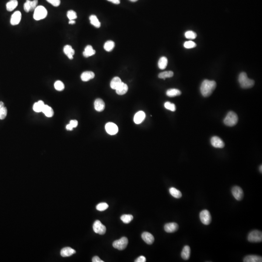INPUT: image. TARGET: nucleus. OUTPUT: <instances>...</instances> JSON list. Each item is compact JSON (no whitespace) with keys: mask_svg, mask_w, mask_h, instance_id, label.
I'll return each mask as SVG.
<instances>
[{"mask_svg":"<svg viewBox=\"0 0 262 262\" xmlns=\"http://www.w3.org/2000/svg\"><path fill=\"white\" fill-rule=\"evenodd\" d=\"M18 5L17 0H10L6 4V9L9 11H12Z\"/></svg>","mask_w":262,"mask_h":262,"instance_id":"25","label":"nucleus"},{"mask_svg":"<svg viewBox=\"0 0 262 262\" xmlns=\"http://www.w3.org/2000/svg\"><path fill=\"white\" fill-rule=\"evenodd\" d=\"M184 46L186 49H191L196 46V44L192 41H188L184 43Z\"/></svg>","mask_w":262,"mask_h":262,"instance_id":"40","label":"nucleus"},{"mask_svg":"<svg viewBox=\"0 0 262 262\" xmlns=\"http://www.w3.org/2000/svg\"><path fill=\"white\" fill-rule=\"evenodd\" d=\"M167 95L168 97H173L177 96L180 95L181 94V92L180 90L175 88H171L168 90L166 92Z\"/></svg>","mask_w":262,"mask_h":262,"instance_id":"29","label":"nucleus"},{"mask_svg":"<svg viewBox=\"0 0 262 262\" xmlns=\"http://www.w3.org/2000/svg\"><path fill=\"white\" fill-rule=\"evenodd\" d=\"M92 261L93 262H104V261H102V260L100 259L98 256H94L93 258H92Z\"/></svg>","mask_w":262,"mask_h":262,"instance_id":"47","label":"nucleus"},{"mask_svg":"<svg viewBox=\"0 0 262 262\" xmlns=\"http://www.w3.org/2000/svg\"><path fill=\"white\" fill-rule=\"evenodd\" d=\"M46 1L55 7H58L60 4V0H46Z\"/></svg>","mask_w":262,"mask_h":262,"instance_id":"43","label":"nucleus"},{"mask_svg":"<svg viewBox=\"0 0 262 262\" xmlns=\"http://www.w3.org/2000/svg\"><path fill=\"white\" fill-rule=\"evenodd\" d=\"M105 130L107 133L110 135H115L118 132V126L112 122H108L105 125Z\"/></svg>","mask_w":262,"mask_h":262,"instance_id":"10","label":"nucleus"},{"mask_svg":"<svg viewBox=\"0 0 262 262\" xmlns=\"http://www.w3.org/2000/svg\"><path fill=\"white\" fill-rule=\"evenodd\" d=\"M94 108L96 111L102 112L105 108V104L101 99H97L94 102Z\"/></svg>","mask_w":262,"mask_h":262,"instance_id":"15","label":"nucleus"},{"mask_svg":"<svg viewBox=\"0 0 262 262\" xmlns=\"http://www.w3.org/2000/svg\"><path fill=\"white\" fill-rule=\"evenodd\" d=\"M142 238L147 244L149 245H151L153 244L154 241V238L153 236L148 232H144L142 234Z\"/></svg>","mask_w":262,"mask_h":262,"instance_id":"16","label":"nucleus"},{"mask_svg":"<svg viewBox=\"0 0 262 262\" xmlns=\"http://www.w3.org/2000/svg\"><path fill=\"white\" fill-rule=\"evenodd\" d=\"M238 120L237 114L233 111H230L224 119V123L227 126L232 127L237 124Z\"/></svg>","mask_w":262,"mask_h":262,"instance_id":"3","label":"nucleus"},{"mask_svg":"<svg viewBox=\"0 0 262 262\" xmlns=\"http://www.w3.org/2000/svg\"><path fill=\"white\" fill-rule=\"evenodd\" d=\"M96 53L95 50L93 49L91 45H87L84 49V52H83V55L85 58H88L92 56Z\"/></svg>","mask_w":262,"mask_h":262,"instance_id":"23","label":"nucleus"},{"mask_svg":"<svg viewBox=\"0 0 262 262\" xmlns=\"http://www.w3.org/2000/svg\"><path fill=\"white\" fill-rule=\"evenodd\" d=\"M69 23L70 24H75V21L74 20H70Z\"/></svg>","mask_w":262,"mask_h":262,"instance_id":"50","label":"nucleus"},{"mask_svg":"<svg viewBox=\"0 0 262 262\" xmlns=\"http://www.w3.org/2000/svg\"><path fill=\"white\" fill-rule=\"evenodd\" d=\"M64 53L67 56V58L70 60L73 59V55H75V51L70 45H67L64 47Z\"/></svg>","mask_w":262,"mask_h":262,"instance_id":"17","label":"nucleus"},{"mask_svg":"<svg viewBox=\"0 0 262 262\" xmlns=\"http://www.w3.org/2000/svg\"><path fill=\"white\" fill-rule=\"evenodd\" d=\"M145 117H146V115L143 111H139L138 112L136 113V115H135L133 121H134L135 124H139L144 121Z\"/></svg>","mask_w":262,"mask_h":262,"instance_id":"14","label":"nucleus"},{"mask_svg":"<svg viewBox=\"0 0 262 262\" xmlns=\"http://www.w3.org/2000/svg\"><path fill=\"white\" fill-rule=\"evenodd\" d=\"M21 18V12L17 11L14 13L12 15L10 23L12 25H16L19 24Z\"/></svg>","mask_w":262,"mask_h":262,"instance_id":"12","label":"nucleus"},{"mask_svg":"<svg viewBox=\"0 0 262 262\" xmlns=\"http://www.w3.org/2000/svg\"><path fill=\"white\" fill-rule=\"evenodd\" d=\"M238 82L240 84L241 87L245 89L251 88L254 84V81L253 80L249 78L247 74L244 72H241L239 75Z\"/></svg>","mask_w":262,"mask_h":262,"instance_id":"2","label":"nucleus"},{"mask_svg":"<svg viewBox=\"0 0 262 262\" xmlns=\"http://www.w3.org/2000/svg\"><path fill=\"white\" fill-rule=\"evenodd\" d=\"M42 112L43 113L45 114L46 116L49 118H50L53 116V110L50 107L47 105H44L43 109L42 110Z\"/></svg>","mask_w":262,"mask_h":262,"instance_id":"27","label":"nucleus"},{"mask_svg":"<svg viewBox=\"0 0 262 262\" xmlns=\"http://www.w3.org/2000/svg\"><path fill=\"white\" fill-rule=\"evenodd\" d=\"M69 124L73 128L76 127L78 126V121H76V120H72V121H70V122Z\"/></svg>","mask_w":262,"mask_h":262,"instance_id":"46","label":"nucleus"},{"mask_svg":"<svg viewBox=\"0 0 262 262\" xmlns=\"http://www.w3.org/2000/svg\"><path fill=\"white\" fill-rule=\"evenodd\" d=\"M108 1H110L111 3H113L114 4H120L121 1L120 0H107Z\"/></svg>","mask_w":262,"mask_h":262,"instance_id":"48","label":"nucleus"},{"mask_svg":"<svg viewBox=\"0 0 262 262\" xmlns=\"http://www.w3.org/2000/svg\"><path fill=\"white\" fill-rule=\"evenodd\" d=\"M115 47V43L112 40H108L104 45V49L107 52H111Z\"/></svg>","mask_w":262,"mask_h":262,"instance_id":"32","label":"nucleus"},{"mask_svg":"<svg viewBox=\"0 0 262 262\" xmlns=\"http://www.w3.org/2000/svg\"><path fill=\"white\" fill-rule=\"evenodd\" d=\"M54 86H55V89L58 90V91H62V90L64 89V84L61 81H57L55 82V84H54Z\"/></svg>","mask_w":262,"mask_h":262,"instance_id":"35","label":"nucleus"},{"mask_svg":"<svg viewBox=\"0 0 262 262\" xmlns=\"http://www.w3.org/2000/svg\"><path fill=\"white\" fill-rule=\"evenodd\" d=\"M259 170H260V172H261V173H262V165H260V167Z\"/></svg>","mask_w":262,"mask_h":262,"instance_id":"52","label":"nucleus"},{"mask_svg":"<svg viewBox=\"0 0 262 262\" xmlns=\"http://www.w3.org/2000/svg\"><path fill=\"white\" fill-rule=\"evenodd\" d=\"M185 38L189 39H195L197 37L196 33L192 31H187L185 33Z\"/></svg>","mask_w":262,"mask_h":262,"instance_id":"36","label":"nucleus"},{"mask_svg":"<svg viewBox=\"0 0 262 262\" xmlns=\"http://www.w3.org/2000/svg\"><path fill=\"white\" fill-rule=\"evenodd\" d=\"M164 106L167 109L169 110L170 111L174 112L176 110V107L174 104L171 103L169 102H167L164 104Z\"/></svg>","mask_w":262,"mask_h":262,"instance_id":"38","label":"nucleus"},{"mask_svg":"<svg viewBox=\"0 0 262 262\" xmlns=\"http://www.w3.org/2000/svg\"><path fill=\"white\" fill-rule=\"evenodd\" d=\"M217 84L214 81L205 80L200 86V92L203 97H207L212 94L215 89Z\"/></svg>","mask_w":262,"mask_h":262,"instance_id":"1","label":"nucleus"},{"mask_svg":"<svg viewBox=\"0 0 262 262\" xmlns=\"http://www.w3.org/2000/svg\"><path fill=\"white\" fill-rule=\"evenodd\" d=\"M130 1H132V2H136V1H137L138 0H129Z\"/></svg>","mask_w":262,"mask_h":262,"instance_id":"53","label":"nucleus"},{"mask_svg":"<svg viewBox=\"0 0 262 262\" xmlns=\"http://www.w3.org/2000/svg\"><path fill=\"white\" fill-rule=\"evenodd\" d=\"M190 248L188 246H185L181 253V257L183 259L187 260L190 256Z\"/></svg>","mask_w":262,"mask_h":262,"instance_id":"21","label":"nucleus"},{"mask_svg":"<svg viewBox=\"0 0 262 262\" xmlns=\"http://www.w3.org/2000/svg\"><path fill=\"white\" fill-rule=\"evenodd\" d=\"M122 83L121 78L119 77H115L111 80L110 87L113 89L116 90Z\"/></svg>","mask_w":262,"mask_h":262,"instance_id":"24","label":"nucleus"},{"mask_svg":"<svg viewBox=\"0 0 262 262\" xmlns=\"http://www.w3.org/2000/svg\"><path fill=\"white\" fill-rule=\"evenodd\" d=\"M45 104L42 101H39L36 102L33 105V110L36 112L39 113L42 112V109Z\"/></svg>","mask_w":262,"mask_h":262,"instance_id":"26","label":"nucleus"},{"mask_svg":"<svg viewBox=\"0 0 262 262\" xmlns=\"http://www.w3.org/2000/svg\"><path fill=\"white\" fill-rule=\"evenodd\" d=\"M95 77V74L92 72L87 71L82 73L81 75V78L82 80L84 82H87L91 79L94 78Z\"/></svg>","mask_w":262,"mask_h":262,"instance_id":"19","label":"nucleus"},{"mask_svg":"<svg viewBox=\"0 0 262 262\" xmlns=\"http://www.w3.org/2000/svg\"><path fill=\"white\" fill-rule=\"evenodd\" d=\"M168 61L167 58H165V56H162L159 60L158 63L159 68L161 70L165 69L168 65Z\"/></svg>","mask_w":262,"mask_h":262,"instance_id":"28","label":"nucleus"},{"mask_svg":"<svg viewBox=\"0 0 262 262\" xmlns=\"http://www.w3.org/2000/svg\"><path fill=\"white\" fill-rule=\"evenodd\" d=\"M7 108L5 107H3V108L0 109V119H4L7 115Z\"/></svg>","mask_w":262,"mask_h":262,"instance_id":"41","label":"nucleus"},{"mask_svg":"<svg viewBox=\"0 0 262 262\" xmlns=\"http://www.w3.org/2000/svg\"><path fill=\"white\" fill-rule=\"evenodd\" d=\"M108 204L105 202H102V203H99L96 206V209L97 210L100 211H103L105 210L108 208Z\"/></svg>","mask_w":262,"mask_h":262,"instance_id":"37","label":"nucleus"},{"mask_svg":"<svg viewBox=\"0 0 262 262\" xmlns=\"http://www.w3.org/2000/svg\"><path fill=\"white\" fill-rule=\"evenodd\" d=\"M66 129L67 130L72 131L73 130V128L72 127V126L70 124H69L66 126Z\"/></svg>","mask_w":262,"mask_h":262,"instance_id":"49","label":"nucleus"},{"mask_svg":"<svg viewBox=\"0 0 262 262\" xmlns=\"http://www.w3.org/2000/svg\"><path fill=\"white\" fill-rule=\"evenodd\" d=\"M244 262H262V257L257 255H248L244 258Z\"/></svg>","mask_w":262,"mask_h":262,"instance_id":"20","label":"nucleus"},{"mask_svg":"<svg viewBox=\"0 0 262 262\" xmlns=\"http://www.w3.org/2000/svg\"><path fill=\"white\" fill-rule=\"evenodd\" d=\"M174 73L172 71H167V72H162L159 73L158 75V77L160 79H165L167 78H171L173 76Z\"/></svg>","mask_w":262,"mask_h":262,"instance_id":"33","label":"nucleus"},{"mask_svg":"<svg viewBox=\"0 0 262 262\" xmlns=\"http://www.w3.org/2000/svg\"><path fill=\"white\" fill-rule=\"evenodd\" d=\"M128 244V240L126 237H122L120 239L117 240L114 242L113 246L118 250H124L126 248Z\"/></svg>","mask_w":262,"mask_h":262,"instance_id":"6","label":"nucleus"},{"mask_svg":"<svg viewBox=\"0 0 262 262\" xmlns=\"http://www.w3.org/2000/svg\"><path fill=\"white\" fill-rule=\"evenodd\" d=\"M4 107V104L2 102H0V109Z\"/></svg>","mask_w":262,"mask_h":262,"instance_id":"51","label":"nucleus"},{"mask_svg":"<svg viewBox=\"0 0 262 262\" xmlns=\"http://www.w3.org/2000/svg\"><path fill=\"white\" fill-rule=\"evenodd\" d=\"M178 228L179 226L176 223L174 222L167 223L164 226V230L168 233H174L178 230Z\"/></svg>","mask_w":262,"mask_h":262,"instance_id":"13","label":"nucleus"},{"mask_svg":"<svg viewBox=\"0 0 262 262\" xmlns=\"http://www.w3.org/2000/svg\"><path fill=\"white\" fill-rule=\"evenodd\" d=\"M136 262H145L146 259L144 256H140L135 260Z\"/></svg>","mask_w":262,"mask_h":262,"instance_id":"45","label":"nucleus"},{"mask_svg":"<svg viewBox=\"0 0 262 262\" xmlns=\"http://www.w3.org/2000/svg\"><path fill=\"white\" fill-rule=\"evenodd\" d=\"M75 253L76 251L70 247H66L62 249L60 252L61 255L64 257L70 256Z\"/></svg>","mask_w":262,"mask_h":262,"instance_id":"18","label":"nucleus"},{"mask_svg":"<svg viewBox=\"0 0 262 262\" xmlns=\"http://www.w3.org/2000/svg\"><path fill=\"white\" fill-rule=\"evenodd\" d=\"M211 143L214 147L216 148H223L225 146L224 142L218 136H213L211 139Z\"/></svg>","mask_w":262,"mask_h":262,"instance_id":"11","label":"nucleus"},{"mask_svg":"<svg viewBox=\"0 0 262 262\" xmlns=\"http://www.w3.org/2000/svg\"><path fill=\"white\" fill-rule=\"evenodd\" d=\"M89 20L90 23L92 25L96 28H100L101 27V23H100L97 17L95 15H91L89 17Z\"/></svg>","mask_w":262,"mask_h":262,"instance_id":"30","label":"nucleus"},{"mask_svg":"<svg viewBox=\"0 0 262 262\" xmlns=\"http://www.w3.org/2000/svg\"><path fill=\"white\" fill-rule=\"evenodd\" d=\"M170 193L171 196H173V197L176 199H180L182 196V194L180 192V191L174 187H171L170 188Z\"/></svg>","mask_w":262,"mask_h":262,"instance_id":"31","label":"nucleus"},{"mask_svg":"<svg viewBox=\"0 0 262 262\" xmlns=\"http://www.w3.org/2000/svg\"><path fill=\"white\" fill-rule=\"evenodd\" d=\"M24 10L26 12H29L30 11V0H27L24 3Z\"/></svg>","mask_w":262,"mask_h":262,"instance_id":"44","label":"nucleus"},{"mask_svg":"<svg viewBox=\"0 0 262 262\" xmlns=\"http://www.w3.org/2000/svg\"><path fill=\"white\" fill-rule=\"evenodd\" d=\"M200 218L202 223L206 225L210 224L212 219L210 213L207 210H203L200 212Z\"/></svg>","mask_w":262,"mask_h":262,"instance_id":"7","label":"nucleus"},{"mask_svg":"<svg viewBox=\"0 0 262 262\" xmlns=\"http://www.w3.org/2000/svg\"><path fill=\"white\" fill-rule=\"evenodd\" d=\"M67 17L70 20H74L77 18V14L73 10H69L67 12Z\"/></svg>","mask_w":262,"mask_h":262,"instance_id":"39","label":"nucleus"},{"mask_svg":"<svg viewBox=\"0 0 262 262\" xmlns=\"http://www.w3.org/2000/svg\"><path fill=\"white\" fill-rule=\"evenodd\" d=\"M248 239L250 242H261L262 240V232L258 230H254L249 234Z\"/></svg>","mask_w":262,"mask_h":262,"instance_id":"5","label":"nucleus"},{"mask_svg":"<svg viewBox=\"0 0 262 262\" xmlns=\"http://www.w3.org/2000/svg\"><path fill=\"white\" fill-rule=\"evenodd\" d=\"M38 0H33L32 1H30V11H33L38 6Z\"/></svg>","mask_w":262,"mask_h":262,"instance_id":"42","label":"nucleus"},{"mask_svg":"<svg viewBox=\"0 0 262 262\" xmlns=\"http://www.w3.org/2000/svg\"><path fill=\"white\" fill-rule=\"evenodd\" d=\"M46 9L43 6H38L34 10V18L36 21H39L45 18L47 16Z\"/></svg>","mask_w":262,"mask_h":262,"instance_id":"4","label":"nucleus"},{"mask_svg":"<svg viewBox=\"0 0 262 262\" xmlns=\"http://www.w3.org/2000/svg\"><path fill=\"white\" fill-rule=\"evenodd\" d=\"M231 192L234 198L237 200H241L244 196V193L241 187L234 186L231 189Z\"/></svg>","mask_w":262,"mask_h":262,"instance_id":"9","label":"nucleus"},{"mask_svg":"<svg viewBox=\"0 0 262 262\" xmlns=\"http://www.w3.org/2000/svg\"><path fill=\"white\" fill-rule=\"evenodd\" d=\"M121 219L124 223L128 224L133 219V216L131 214H124L121 217Z\"/></svg>","mask_w":262,"mask_h":262,"instance_id":"34","label":"nucleus"},{"mask_svg":"<svg viewBox=\"0 0 262 262\" xmlns=\"http://www.w3.org/2000/svg\"><path fill=\"white\" fill-rule=\"evenodd\" d=\"M128 90V87L127 84L124 83H121V84L116 90V93L119 95H123L126 94Z\"/></svg>","mask_w":262,"mask_h":262,"instance_id":"22","label":"nucleus"},{"mask_svg":"<svg viewBox=\"0 0 262 262\" xmlns=\"http://www.w3.org/2000/svg\"><path fill=\"white\" fill-rule=\"evenodd\" d=\"M93 229L95 233L101 235L104 234L107 231L105 226L102 224L100 220H96L94 222L93 225Z\"/></svg>","mask_w":262,"mask_h":262,"instance_id":"8","label":"nucleus"}]
</instances>
